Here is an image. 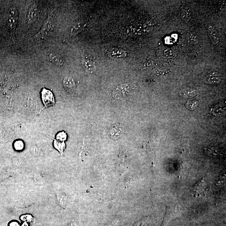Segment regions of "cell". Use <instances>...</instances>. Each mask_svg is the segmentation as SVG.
Here are the masks:
<instances>
[{
  "label": "cell",
  "mask_w": 226,
  "mask_h": 226,
  "mask_svg": "<svg viewBox=\"0 0 226 226\" xmlns=\"http://www.w3.org/2000/svg\"><path fill=\"white\" fill-rule=\"evenodd\" d=\"M37 14V7L35 3L30 5L28 9L26 17V23L28 25L32 24L35 20Z\"/></svg>",
  "instance_id": "5b68a950"
},
{
  "label": "cell",
  "mask_w": 226,
  "mask_h": 226,
  "mask_svg": "<svg viewBox=\"0 0 226 226\" xmlns=\"http://www.w3.org/2000/svg\"><path fill=\"white\" fill-rule=\"evenodd\" d=\"M63 84L65 88L67 89H73L75 87V82L71 77L65 78L63 80Z\"/></svg>",
  "instance_id": "4fadbf2b"
},
{
  "label": "cell",
  "mask_w": 226,
  "mask_h": 226,
  "mask_svg": "<svg viewBox=\"0 0 226 226\" xmlns=\"http://www.w3.org/2000/svg\"><path fill=\"white\" fill-rule=\"evenodd\" d=\"M18 13L17 9L15 7H12L8 11L7 23L10 34V40L14 43L16 42L15 32L18 22Z\"/></svg>",
  "instance_id": "6da1fadb"
},
{
  "label": "cell",
  "mask_w": 226,
  "mask_h": 226,
  "mask_svg": "<svg viewBox=\"0 0 226 226\" xmlns=\"http://www.w3.org/2000/svg\"><path fill=\"white\" fill-rule=\"evenodd\" d=\"M220 81L221 79L216 75H208L204 78V81L207 83H220Z\"/></svg>",
  "instance_id": "8fae6325"
},
{
  "label": "cell",
  "mask_w": 226,
  "mask_h": 226,
  "mask_svg": "<svg viewBox=\"0 0 226 226\" xmlns=\"http://www.w3.org/2000/svg\"><path fill=\"white\" fill-rule=\"evenodd\" d=\"M85 25L86 22L83 20L79 19L73 25L70 30V35L71 36L75 35L78 34L80 31H82Z\"/></svg>",
  "instance_id": "ba28073f"
},
{
  "label": "cell",
  "mask_w": 226,
  "mask_h": 226,
  "mask_svg": "<svg viewBox=\"0 0 226 226\" xmlns=\"http://www.w3.org/2000/svg\"><path fill=\"white\" fill-rule=\"evenodd\" d=\"M187 39L188 42L193 45L197 44L199 42L197 37L192 33H189L187 34Z\"/></svg>",
  "instance_id": "2e32d148"
},
{
  "label": "cell",
  "mask_w": 226,
  "mask_h": 226,
  "mask_svg": "<svg viewBox=\"0 0 226 226\" xmlns=\"http://www.w3.org/2000/svg\"><path fill=\"white\" fill-rule=\"evenodd\" d=\"M208 184L202 179L194 186L193 190V193L197 196H200L204 195L208 191Z\"/></svg>",
  "instance_id": "277c9868"
},
{
  "label": "cell",
  "mask_w": 226,
  "mask_h": 226,
  "mask_svg": "<svg viewBox=\"0 0 226 226\" xmlns=\"http://www.w3.org/2000/svg\"><path fill=\"white\" fill-rule=\"evenodd\" d=\"M208 36L212 43L214 45H218L220 43V38L217 31L212 26L209 25L208 28Z\"/></svg>",
  "instance_id": "52a82bcc"
},
{
  "label": "cell",
  "mask_w": 226,
  "mask_h": 226,
  "mask_svg": "<svg viewBox=\"0 0 226 226\" xmlns=\"http://www.w3.org/2000/svg\"><path fill=\"white\" fill-rule=\"evenodd\" d=\"M41 94L42 101L45 107H50L55 104L54 97L50 91L43 88Z\"/></svg>",
  "instance_id": "3957f363"
},
{
  "label": "cell",
  "mask_w": 226,
  "mask_h": 226,
  "mask_svg": "<svg viewBox=\"0 0 226 226\" xmlns=\"http://www.w3.org/2000/svg\"><path fill=\"white\" fill-rule=\"evenodd\" d=\"M54 146L60 153H63L64 150L66 147V144L64 141L54 139Z\"/></svg>",
  "instance_id": "9a60e30c"
},
{
  "label": "cell",
  "mask_w": 226,
  "mask_h": 226,
  "mask_svg": "<svg viewBox=\"0 0 226 226\" xmlns=\"http://www.w3.org/2000/svg\"><path fill=\"white\" fill-rule=\"evenodd\" d=\"M181 18L184 22H187L191 18V14L189 9L187 8H184L182 9Z\"/></svg>",
  "instance_id": "5bb4252c"
},
{
  "label": "cell",
  "mask_w": 226,
  "mask_h": 226,
  "mask_svg": "<svg viewBox=\"0 0 226 226\" xmlns=\"http://www.w3.org/2000/svg\"><path fill=\"white\" fill-rule=\"evenodd\" d=\"M50 61L56 66H63L64 64L63 58L58 54L51 53L49 54Z\"/></svg>",
  "instance_id": "30bf717a"
},
{
  "label": "cell",
  "mask_w": 226,
  "mask_h": 226,
  "mask_svg": "<svg viewBox=\"0 0 226 226\" xmlns=\"http://www.w3.org/2000/svg\"><path fill=\"white\" fill-rule=\"evenodd\" d=\"M15 149L17 150H22L24 147V143L21 140L17 141L14 144Z\"/></svg>",
  "instance_id": "d6986e66"
},
{
  "label": "cell",
  "mask_w": 226,
  "mask_h": 226,
  "mask_svg": "<svg viewBox=\"0 0 226 226\" xmlns=\"http://www.w3.org/2000/svg\"><path fill=\"white\" fill-rule=\"evenodd\" d=\"M108 55L112 58H123L126 56L127 53L119 48H115L108 52Z\"/></svg>",
  "instance_id": "9c48e42d"
},
{
  "label": "cell",
  "mask_w": 226,
  "mask_h": 226,
  "mask_svg": "<svg viewBox=\"0 0 226 226\" xmlns=\"http://www.w3.org/2000/svg\"><path fill=\"white\" fill-rule=\"evenodd\" d=\"M180 94L184 97L191 98L196 95V91L191 88H185L180 91Z\"/></svg>",
  "instance_id": "7c38bea8"
},
{
  "label": "cell",
  "mask_w": 226,
  "mask_h": 226,
  "mask_svg": "<svg viewBox=\"0 0 226 226\" xmlns=\"http://www.w3.org/2000/svg\"><path fill=\"white\" fill-rule=\"evenodd\" d=\"M54 18L53 13L51 12L48 16L40 31L35 35L34 38L37 40L46 39L50 35L53 31Z\"/></svg>",
  "instance_id": "7a4b0ae2"
},
{
  "label": "cell",
  "mask_w": 226,
  "mask_h": 226,
  "mask_svg": "<svg viewBox=\"0 0 226 226\" xmlns=\"http://www.w3.org/2000/svg\"><path fill=\"white\" fill-rule=\"evenodd\" d=\"M67 134L64 131H61L57 134L56 139L64 142L67 139Z\"/></svg>",
  "instance_id": "ac0fdd59"
},
{
  "label": "cell",
  "mask_w": 226,
  "mask_h": 226,
  "mask_svg": "<svg viewBox=\"0 0 226 226\" xmlns=\"http://www.w3.org/2000/svg\"><path fill=\"white\" fill-rule=\"evenodd\" d=\"M122 130L120 127L118 125H115L113 127L111 131L112 135L115 137H119L122 132Z\"/></svg>",
  "instance_id": "e0dca14e"
},
{
  "label": "cell",
  "mask_w": 226,
  "mask_h": 226,
  "mask_svg": "<svg viewBox=\"0 0 226 226\" xmlns=\"http://www.w3.org/2000/svg\"><path fill=\"white\" fill-rule=\"evenodd\" d=\"M82 64L86 71L89 73H93L96 70L95 64L93 61L86 57H83Z\"/></svg>",
  "instance_id": "8992f818"
}]
</instances>
